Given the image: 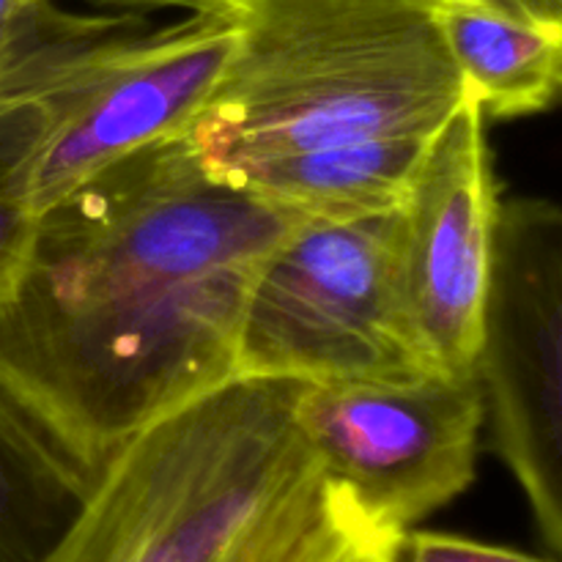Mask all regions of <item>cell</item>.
Here are the masks:
<instances>
[{"label": "cell", "instance_id": "obj_3", "mask_svg": "<svg viewBox=\"0 0 562 562\" xmlns=\"http://www.w3.org/2000/svg\"><path fill=\"white\" fill-rule=\"evenodd\" d=\"M437 0H239L228 71L181 135L212 179L283 154L428 140L467 93Z\"/></svg>", "mask_w": 562, "mask_h": 562}, {"label": "cell", "instance_id": "obj_7", "mask_svg": "<svg viewBox=\"0 0 562 562\" xmlns=\"http://www.w3.org/2000/svg\"><path fill=\"white\" fill-rule=\"evenodd\" d=\"M236 38L234 11H203L115 44L44 146L33 176L36 214L119 159L184 135L228 71Z\"/></svg>", "mask_w": 562, "mask_h": 562}, {"label": "cell", "instance_id": "obj_5", "mask_svg": "<svg viewBox=\"0 0 562 562\" xmlns=\"http://www.w3.org/2000/svg\"><path fill=\"white\" fill-rule=\"evenodd\" d=\"M296 412L327 477L379 536L412 530L475 481L486 423L477 373L305 382Z\"/></svg>", "mask_w": 562, "mask_h": 562}, {"label": "cell", "instance_id": "obj_12", "mask_svg": "<svg viewBox=\"0 0 562 562\" xmlns=\"http://www.w3.org/2000/svg\"><path fill=\"white\" fill-rule=\"evenodd\" d=\"M91 483L0 398V562H38Z\"/></svg>", "mask_w": 562, "mask_h": 562}, {"label": "cell", "instance_id": "obj_11", "mask_svg": "<svg viewBox=\"0 0 562 562\" xmlns=\"http://www.w3.org/2000/svg\"><path fill=\"white\" fill-rule=\"evenodd\" d=\"M428 146L431 137H401L283 154L231 170L223 184L322 217L393 212L409 201Z\"/></svg>", "mask_w": 562, "mask_h": 562}, {"label": "cell", "instance_id": "obj_16", "mask_svg": "<svg viewBox=\"0 0 562 562\" xmlns=\"http://www.w3.org/2000/svg\"><path fill=\"white\" fill-rule=\"evenodd\" d=\"M104 3L121 5H148V9H181L190 14H203V11H234L239 0H104Z\"/></svg>", "mask_w": 562, "mask_h": 562}, {"label": "cell", "instance_id": "obj_2", "mask_svg": "<svg viewBox=\"0 0 562 562\" xmlns=\"http://www.w3.org/2000/svg\"><path fill=\"white\" fill-rule=\"evenodd\" d=\"M296 379L239 376L143 428L38 562H285L351 516Z\"/></svg>", "mask_w": 562, "mask_h": 562}, {"label": "cell", "instance_id": "obj_10", "mask_svg": "<svg viewBox=\"0 0 562 562\" xmlns=\"http://www.w3.org/2000/svg\"><path fill=\"white\" fill-rule=\"evenodd\" d=\"M434 16L486 119L562 108V0H437Z\"/></svg>", "mask_w": 562, "mask_h": 562}, {"label": "cell", "instance_id": "obj_4", "mask_svg": "<svg viewBox=\"0 0 562 562\" xmlns=\"http://www.w3.org/2000/svg\"><path fill=\"white\" fill-rule=\"evenodd\" d=\"M439 373L412 322L404 209L305 214L258 269L241 313L236 379L398 382Z\"/></svg>", "mask_w": 562, "mask_h": 562}, {"label": "cell", "instance_id": "obj_6", "mask_svg": "<svg viewBox=\"0 0 562 562\" xmlns=\"http://www.w3.org/2000/svg\"><path fill=\"white\" fill-rule=\"evenodd\" d=\"M477 379L494 450L562 560V203H499Z\"/></svg>", "mask_w": 562, "mask_h": 562}, {"label": "cell", "instance_id": "obj_8", "mask_svg": "<svg viewBox=\"0 0 562 562\" xmlns=\"http://www.w3.org/2000/svg\"><path fill=\"white\" fill-rule=\"evenodd\" d=\"M499 203L486 115L467 91L431 137L404 206L406 296L439 373H477Z\"/></svg>", "mask_w": 562, "mask_h": 562}, {"label": "cell", "instance_id": "obj_14", "mask_svg": "<svg viewBox=\"0 0 562 562\" xmlns=\"http://www.w3.org/2000/svg\"><path fill=\"white\" fill-rule=\"evenodd\" d=\"M390 541L362 519H349L285 562H387Z\"/></svg>", "mask_w": 562, "mask_h": 562}, {"label": "cell", "instance_id": "obj_15", "mask_svg": "<svg viewBox=\"0 0 562 562\" xmlns=\"http://www.w3.org/2000/svg\"><path fill=\"white\" fill-rule=\"evenodd\" d=\"M36 3H42V0H0V58L11 47L16 33L22 31L27 14H31Z\"/></svg>", "mask_w": 562, "mask_h": 562}, {"label": "cell", "instance_id": "obj_13", "mask_svg": "<svg viewBox=\"0 0 562 562\" xmlns=\"http://www.w3.org/2000/svg\"><path fill=\"white\" fill-rule=\"evenodd\" d=\"M387 562H562L560 558H536L508 547L472 541L464 536L431 530H406L390 541Z\"/></svg>", "mask_w": 562, "mask_h": 562}, {"label": "cell", "instance_id": "obj_1", "mask_svg": "<svg viewBox=\"0 0 562 562\" xmlns=\"http://www.w3.org/2000/svg\"><path fill=\"white\" fill-rule=\"evenodd\" d=\"M305 217L212 179L181 137L38 214L0 300V398L93 486L132 437L236 379L258 269Z\"/></svg>", "mask_w": 562, "mask_h": 562}, {"label": "cell", "instance_id": "obj_9", "mask_svg": "<svg viewBox=\"0 0 562 562\" xmlns=\"http://www.w3.org/2000/svg\"><path fill=\"white\" fill-rule=\"evenodd\" d=\"M143 27L137 11L80 14L42 0L0 58V300L31 252L33 176L66 102L121 38Z\"/></svg>", "mask_w": 562, "mask_h": 562}]
</instances>
